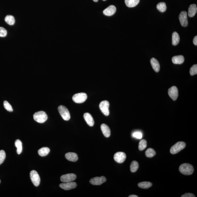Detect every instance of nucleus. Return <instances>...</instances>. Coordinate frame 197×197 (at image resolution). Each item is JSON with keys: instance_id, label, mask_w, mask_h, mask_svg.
<instances>
[{"instance_id": "f257e3e1", "label": "nucleus", "mask_w": 197, "mask_h": 197, "mask_svg": "<svg viewBox=\"0 0 197 197\" xmlns=\"http://www.w3.org/2000/svg\"><path fill=\"white\" fill-rule=\"evenodd\" d=\"M179 170L181 173L186 175H192L194 171L193 166L188 163L182 164L179 167Z\"/></svg>"}, {"instance_id": "f03ea898", "label": "nucleus", "mask_w": 197, "mask_h": 197, "mask_svg": "<svg viewBox=\"0 0 197 197\" xmlns=\"http://www.w3.org/2000/svg\"><path fill=\"white\" fill-rule=\"evenodd\" d=\"M33 118L36 122L39 123H44L48 119V116L45 112L40 111L35 112L33 115Z\"/></svg>"}, {"instance_id": "7ed1b4c3", "label": "nucleus", "mask_w": 197, "mask_h": 197, "mask_svg": "<svg viewBox=\"0 0 197 197\" xmlns=\"http://www.w3.org/2000/svg\"><path fill=\"white\" fill-rule=\"evenodd\" d=\"M58 109L60 115L64 120L68 121L70 119V114L66 107L61 105L58 107Z\"/></svg>"}, {"instance_id": "20e7f679", "label": "nucleus", "mask_w": 197, "mask_h": 197, "mask_svg": "<svg viewBox=\"0 0 197 197\" xmlns=\"http://www.w3.org/2000/svg\"><path fill=\"white\" fill-rule=\"evenodd\" d=\"M186 146V144L183 142H177L171 147L170 152L171 154H175L183 149Z\"/></svg>"}, {"instance_id": "39448f33", "label": "nucleus", "mask_w": 197, "mask_h": 197, "mask_svg": "<svg viewBox=\"0 0 197 197\" xmlns=\"http://www.w3.org/2000/svg\"><path fill=\"white\" fill-rule=\"evenodd\" d=\"M87 98V94L83 92L76 94L72 97L73 100L77 103H81L85 102Z\"/></svg>"}, {"instance_id": "423d86ee", "label": "nucleus", "mask_w": 197, "mask_h": 197, "mask_svg": "<svg viewBox=\"0 0 197 197\" xmlns=\"http://www.w3.org/2000/svg\"><path fill=\"white\" fill-rule=\"evenodd\" d=\"M30 177L35 187L39 186L40 183V178L38 173L35 170L31 171L30 173Z\"/></svg>"}, {"instance_id": "0eeeda50", "label": "nucleus", "mask_w": 197, "mask_h": 197, "mask_svg": "<svg viewBox=\"0 0 197 197\" xmlns=\"http://www.w3.org/2000/svg\"><path fill=\"white\" fill-rule=\"evenodd\" d=\"M110 103L108 101H104L101 102L99 105V108L103 113L105 116L109 115Z\"/></svg>"}, {"instance_id": "6e6552de", "label": "nucleus", "mask_w": 197, "mask_h": 197, "mask_svg": "<svg viewBox=\"0 0 197 197\" xmlns=\"http://www.w3.org/2000/svg\"><path fill=\"white\" fill-rule=\"evenodd\" d=\"M76 175L74 173H69L63 175L61 177L60 180L63 182H72L76 179Z\"/></svg>"}, {"instance_id": "1a4fd4ad", "label": "nucleus", "mask_w": 197, "mask_h": 197, "mask_svg": "<svg viewBox=\"0 0 197 197\" xmlns=\"http://www.w3.org/2000/svg\"><path fill=\"white\" fill-rule=\"evenodd\" d=\"M106 181V178L104 176L95 177L90 180L89 182L92 185H101Z\"/></svg>"}, {"instance_id": "9d476101", "label": "nucleus", "mask_w": 197, "mask_h": 197, "mask_svg": "<svg viewBox=\"0 0 197 197\" xmlns=\"http://www.w3.org/2000/svg\"><path fill=\"white\" fill-rule=\"evenodd\" d=\"M126 155L125 153L118 152L114 155V160L118 163H122L125 161L126 159Z\"/></svg>"}, {"instance_id": "9b49d317", "label": "nucleus", "mask_w": 197, "mask_h": 197, "mask_svg": "<svg viewBox=\"0 0 197 197\" xmlns=\"http://www.w3.org/2000/svg\"><path fill=\"white\" fill-rule=\"evenodd\" d=\"M77 185L76 182H63L60 184L59 186L60 187L65 190H69L76 188Z\"/></svg>"}, {"instance_id": "f8f14e48", "label": "nucleus", "mask_w": 197, "mask_h": 197, "mask_svg": "<svg viewBox=\"0 0 197 197\" xmlns=\"http://www.w3.org/2000/svg\"><path fill=\"white\" fill-rule=\"evenodd\" d=\"M179 19L181 25L183 27H187L188 25L187 15L186 11H182L180 13Z\"/></svg>"}, {"instance_id": "ddd939ff", "label": "nucleus", "mask_w": 197, "mask_h": 197, "mask_svg": "<svg viewBox=\"0 0 197 197\" xmlns=\"http://www.w3.org/2000/svg\"><path fill=\"white\" fill-rule=\"evenodd\" d=\"M168 95L173 101L176 100L178 96V90L175 86H173L170 88L168 91Z\"/></svg>"}, {"instance_id": "4468645a", "label": "nucleus", "mask_w": 197, "mask_h": 197, "mask_svg": "<svg viewBox=\"0 0 197 197\" xmlns=\"http://www.w3.org/2000/svg\"><path fill=\"white\" fill-rule=\"evenodd\" d=\"M116 11V8L114 5H110L104 10L103 13L105 15L111 16L113 15Z\"/></svg>"}, {"instance_id": "2eb2a0df", "label": "nucleus", "mask_w": 197, "mask_h": 197, "mask_svg": "<svg viewBox=\"0 0 197 197\" xmlns=\"http://www.w3.org/2000/svg\"><path fill=\"white\" fill-rule=\"evenodd\" d=\"M65 157L68 161L72 162H76L78 160V155L75 153H68L65 154Z\"/></svg>"}, {"instance_id": "dca6fc26", "label": "nucleus", "mask_w": 197, "mask_h": 197, "mask_svg": "<svg viewBox=\"0 0 197 197\" xmlns=\"http://www.w3.org/2000/svg\"><path fill=\"white\" fill-rule=\"evenodd\" d=\"M101 129L103 134L105 137L108 138L110 136L111 131L109 127L106 124H102L101 125Z\"/></svg>"}, {"instance_id": "f3484780", "label": "nucleus", "mask_w": 197, "mask_h": 197, "mask_svg": "<svg viewBox=\"0 0 197 197\" xmlns=\"http://www.w3.org/2000/svg\"><path fill=\"white\" fill-rule=\"evenodd\" d=\"M84 118L88 125L92 127L94 125V121L90 114L85 113L84 115Z\"/></svg>"}, {"instance_id": "a211bd4d", "label": "nucleus", "mask_w": 197, "mask_h": 197, "mask_svg": "<svg viewBox=\"0 0 197 197\" xmlns=\"http://www.w3.org/2000/svg\"><path fill=\"white\" fill-rule=\"evenodd\" d=\"M151 63L153 68L155 72H158L160 70V65L157 60L154 58H151Z\"/></svg>"}, {"instance_id": "6ab92c4d", "label": "nucleus", "mask_w": 197, "mask_h": 197, "mask_svg": "<svg viewBox=\"0 0 197 197\" xmlns=\"http://www.w3.org/2000/svg\"><path fill=\"white\" fill-rule=\"evenodd\" d=\"M197 12L196 5L195 4H192L188 8V15L190 17H192L195 15Z\"/></svg>"}, {"instance_id": "aec40b11", "label": "nucleus", "mask_w": 197, "mask_h": 197, "mask_svg": "<svg viewBox=\"0 0 197 197\" xmlns=\"http://www.w3.org/2000/svg\"><path fill=\"white\" fill-rule=\"evenodd\" d=\"M185 61V58L183 55H177L173 57L172 61L174 64H181L183 63Z\"/></svg>"}, {"instance_id": "412c9836", "label": "nucleus", "mask_w": 197, "mask_h": 197, "mask_svg": "<svg viewBox=\"0 0 197 197\" xmlns=\"http://www.w3.org/2000/svg\"><path fill=\"white\" fill-rule=\"evenodd\" d=\"M139 1L140 0H125V3L128 8H133L139 3Z\"/></svg>"}, {"instance_id": "4be33fe9", "label": "nucleus", "mask_w": 197, "mask_h": 197, "mask_svg": "<svg viewBox=\"0 0 197 197\" xmlns=\"http://www.w3.org/2000/svg\"><path fill=\"white\" fill-rule=\"evenodd\" d=\"M180 36L176 32H174L172 35V44L174 46H176L179 43Z\"/></svg>"}, {"instance_id": "5701e85b", "label": "nucleus", "mask_w": 197, "mask_h": 197, "mask_svg": "<svg viewBox=\"0 0 197 197\" xmlns=\"http://www.w3.org/2000/svg\"><path fill=\"white\" fill-rule=\"evenodd\" d=\"M50 149L47 147H44L40 149L38 151V154L40 156L45 157L49 153Z\"/></svg>"}, {"instance_id": "b1692460", "label": "nucleus", "mask_w": 197, "mask_h": 197, "mask_svg": "<svg viewBox=\"0 0 197 197\" xmlns=\"http://www.w3.org/2000/svg\"><path fill=\"white\" fill-rule=\"evenodd\" d=\"M15 146L17 148V153L18 155H20L22 152V143L19 139H17L15 142Z\"/></svg>"}, {"instance_id": "393cba45", "label": "nucleus", "mask_w": 197, "mask_h": 197, "mask_svg": "<svg viewBox=\"0 0 197 197\" xmlns=\"http://www.w3.org/2000/svg\"><path fill=\"white\" fill-rule=\"evenodd\" d=\"M5 22L10 25H13L15 22V20L14 17L12 15H7L5 18Z\"/></svg>"}, {"instance_id": "a878e982", "label": "nucleus", "mask_w": 197, "mask_h": 197, "mask_svg": "<svg viewBox=\"0 0 197 197\" xmlns=\"http://www.w3.org/2000/svg\"><path fill=\"white\" fill-rule=\"evenodd\" d=\"M157 8L161 12H164L166 10V4L165 2L159 3L157 5Z\"/></svg>"}, {"instance_id": "bb28decb", "label": "nucleus", "mask_w": 197, "mask_h": 197, "mask_svg": "<svg viewBox=\"0 0 197 197\" xmlns=\"http://www.w3.org/2000/svg\"><path fill=\"white\" fill-rule=\"evenodd\" d=\"M152 184L150 182H144L138 183V186L143 189H148L152 187Z\"/></svg>"}, {"instance_id": "cd10ccee", "label": "nucleus", "mask_w": 197, "mask_h": 197, "mask_svg": "<svg viewBox=\"0 0 197 197\" xmlns=\"http://www.w3.org/2000/svg\"><path fill=\"white\" fill-rule=\"evenodd\" d=\"M139 168V164L137 161H132L130 166V171L132 172H135Z\"/></svg>"}, {"instance_id": "c85d7f7f", "label": "nucleus", "mask_w": 197, "mask_h": 197, "mask_svg": "<svg viewBox=\"0 0 197 197\" xmlns=\"http://www.w3.org/2000/svg\"><path fill=\"white\" fill-rule=\"evenodd\" d=\"M156 154L155 150L152 148H150L147 150L145 152L146 156L148 158H152Z\"/></svg>"}, {"instance_id": "c756f323", "label": "nucleus", "mask_w": 197, "mask_h": 197, "mask_svg": "<svg viewBox=\"0 0 197 197\" xmlns=\"http://www.w3.org/2000/svg\"><path fill=\"white\" fill-rule=\"evenodd\" d=\"M147 146V142L145 139H142L140 141L138 148L139 151H142L145 149Z\"/></svg>"}, {"instance_id": "7c9ffc66", "label": "nucleus", "mask_w": 197, "mask_h": 197, "mask_svg": "<svg viewBox=\"0 0 197 197\" xmlns=\"http://www.w3.org/2000/svg\"><path fill=\"white\" fill-rule=\"evenodd\" d=\"M3 105L4 108L7 111L9 112H12L13 109L12 106L8 101H5L3 102Z\"/></svg>"}, {"instance_id": "2f4dec72", "label": "nucleus", "mask_w": 197, "mask_h": 197, "mask_svg": "<svg viewBox=\"0 0 197 197\" xmlns=\"http://www.w3.org/2000/svg\"><path fill=\"white\" fill-rule=\"evenodd\" d=\"M6 155L3 150L0 151V165L3 162L5 159Z\"/></svg>"}, {"instance_id": "473e14b6", "label": "nucleus", "mask_w": 197, "mask_h": 197, "mask_svg": "<svg viewBox=\"0 0 197 197\" xmlns=\"http://www.w3.org/2000/svg\"><path fill=\"white\" fill-rule=\"evenodd\" d=\"M190 74L191 75L193 76L197 74V65L195 64L191 67L190 69Z\"/></svg>"}, {"instance_id": "72a5a7b5", "label": "nucleus", "mask_w": 197, "mask_h": 197, "mask_svg": "<svg viewBox=\"0 0 197 197\" xmlns=\"http://www.w3.org/2000/svg\"><path fill=\"white\" fill-rule=\"evenodd\" d=\"M132 136L133 137L137 139H141L142 137V132L140 131H135L132 133Z\"/></svg>"}, {"instance_id": "f704fd0d", "label": "nucleus", "mask_w": 197, "mask_h": 197, "mask_svg": "<svg viewBox=\"0 0 197 197\" xmlns=\"http://www.w3.org/2000/svg\"><path fill=\"white\" fill-rule=\"evenodd\" d=\"M7 35V31L5 28L0 27V37H5Z\"/></svg>"}, {"instance_id": "c9c22d12", "label": "nucleus", "mask_w": 197, "mask_h": 197, "mask_svg": "<svg viewBox=\"0 0 197 197\" xmlns=\"http://www.w3.org/2000/svg\"><path fill=\"white\" fill-rule=\"evenodd\" d=\"M182 197H195V195L191 193H186L184 195H182Z\"/></svg>"}, {"instance_id": "e433bc0d", "label": "nucleus", "mask_w": 197, "mask_h": 197, "mask_svg": "<svg viewBox=\"0 0 197 197\" xmlns=\"http://www.w3.org/2000/svg\"><path fill=\"white\" fill-rule=\"evenodd\" d=\"M193 43L195 45H197V36H195L194 37L193 40Z\"/></svg>"}, {"instance_id": "4c0bfd02", "label": "nucleus", "mask_w": 197, "mask_h": 197, "mask_svg": "<svg viewBox=\"0 0 197 197\" xmlns=\"http://www.w3.org/2000/svg\"><path fill=\"white\" fill-rule=\"evenodd\" d=\"M129 197H138V196L136 195H131L129 196Z\"/></svg>"}, {"instance_id": "58836bf2", "label": "nucleus", "mask_w": 197, "mask_h": 197, "mask_svg": "<svg viewBox=\"0 0 197 197\" xmlns=\"http://www.w3.org/2000/svg\"><path fill=\"white\" fill-rule=\"evenodd\" d=\"M93 1H94V2H98V0H93ZM103 1H106V0H103Z\"/></svg>"}, {"instance_id": "ea45409f", "label": "nucleus", "mask_w": 197, "mask_h": 197, "mask_svg": "<svg viewBox=\"0 0 197 197\" xmlns=\"http://www.w3.org/2000/svg\"><path fill=\"white\" fill-rule=\"evenodd\" d=\"M1 180H0V183H1Z\"/></svg>"}]
</instances>
